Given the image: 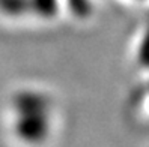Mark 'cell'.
Here are the masks:
<instances>
[{
	"label": "cell",
	"mask_w": 149,
	"mask_h": 147,
	"mask_svg": "<svg viewBox=\"0 0 149 147\" xmlns=\"http://www.w3.org/2000/svg\"><path fill=\"white\" fill-rule=\"evenodd\" d=\"M53 99L47 92L18 89L9 101L12 137L24 147L44 146L53 132Z\"/></svg>",
	"instance_id": "1"
},
{
	"label": "cell",
	"mask_w": 149,
	"mask_h": 147,
	"mask_svg": "<svg viewBox=\"0 0 149 147\" xmlns=\"http://www.w3.org/2000/svg\"><path fill=\"white\" fill-rule=\"evenodd\" d=\"M0 15L8 20H24L30 17L29 0H0Z\"/></svg>",
	"instance_id": "2"
},
{
	"label": "cell",
	"mask_w": 149,
	"mask_h": 147,
	"mask_svg": "<svg viewBox=\"0 0 149 147\" xmlns=\"http://www.w3.org/2000/svg\"><path fill=\"white\" fill-rule=\"evenodd\" d=\"M30 2V17L36 20L48 21L53 20L59 12V0H29Z\"/></svg>",
	"instance_id": "3"
}]
</instances>
